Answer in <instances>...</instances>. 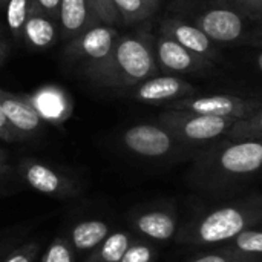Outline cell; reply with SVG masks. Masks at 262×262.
Instances as JSON below:
<instances>
[{
	"label": "cell",
	"mask_w": 262,
	"mask_h": 262,
	"mask_svg": "<svg viewBox=\"0 0 262 262\" xmlns=\"http://www.w3.org/2000/svg\"><path fill=\"white\" fill-rule=\"evenodd\" d=\"M261 221L262 195H252L207 212L183 233L181 241L190 246L227 244Z\"/></svg>",
	"instance_id": "obj_1"
},
{
	"label": "cell",
	"mask_w": 262,
	"mask_h": 262,
	"mask_svg": "<svg viewBox=\"0 0 262 262\" xmlns=\"http://www.w3.org/2000/svg\"><path fill=\"white\" fill-rule=\"evenodd\" d=\"M196 170L213 186L250 178L262 170V140H227L200 158Z\"/></svg>",
	"instance_id": "obj_2"
},
{
	"label": "cell",
	"mask_w": 262,
	"mask_h": 262,
	"mask_svg": "<svg viewBox=\"0 0 262 262\" xmlns=\"http://www.w3.org/2000/svg\"><path fill=\"white\" fill-rule=\"evenodd\" d=\"M157 72V55L147 38L140 35L118 37L107 83L135 86L152 78Z\"/></svg>",
	"instance_id": "obj_3"
},
{
	"label": "cell",
	"mask_w": 262,
	"mask_h": 262,
	"mask_svg": "<svg viewBox=\"0 0 262 262\" xmlns=\"http://www.w3.org/2000/svg\"><path fill=\"white\" fill-rule=\"evenodd\" d=\"M238 120L167 109L160 115V123L180 143L201 144L226 137Z\"/></svg>",
	"instance_id": "obj_4"
},
{
	"label": "cell",
	"mask_w": 262,
	"mask_h": 262,
	"mask_svg": "<svg viewBox=\"0 0 262 262\" xmlns=\"http://www.w3.org/2000/svg\"><path fill=\"white\" fill-rule=\"evenodd\" d=\"M167 109L187 111L193 114L246 120L262 109L261 98H243L236 95H201L186 97L167 103Z\"/></svg>",
	"instance_id": "obj_5"
},
{
	"label": "cell",
	"mask_w": 262,
	"mask_h": 262,
	"mask_svg": "<svg viewBox=\"0 0 262 262\" xmlns=\"http://www.w3.org/2000/svg\"><path fill=\"white\" fill-rule=\"evenodd\" d=\"M118 37V32L109 25H97L88 29L78 38L72 40L69 48L78 57L88 58L95 75L100 80L107 81Z\"/></svg>",
	"instance_id": "obj_6"
},
{
	"label": "cell",
	"mask_w": 262,
	"mask_h": 262,
	"mask_svg": "<svg viewBox=\"0 0 262 262\" xmlns=\"http://www.w3.org/2000/svg\"><path fill=\"white\" fill-rule=\"evenodd\" d=\"M123 144L143 158H164L175 152L180 141L163 126L137 124L123 134Z\"/></svg>",
	"instance_id": "obj_7"
},
{
	"label": "cell",
	"mask_w": 262,
	"mask_h": 262,
	"mask_svg": "<svg viewBox=\"0 0 262 262\" xmlns=\"http://www.w3.org/2000/svg\"><path fill=\"white\" fill-rule=\"evenodd\" d=\"M157 63L169 72H195L207 66V58L196 55L172 37L161 34L155 48Z\"/></svg>",
	"instance_id": "obj_8"
},
{
	"label": "cell",
	"mask_w": 262,
	"mask_h": 262,
	"mask_svg": "<svg viewBox=\"0 0 262 262\" xmlns=\"http://www.w3.org/2000/svg\"><path fill=\"white\" fill-rule=\"evenodd\" d=\"M195 94V88L172 75L152 77L146 81L140 83L135 89V98L143 103H172L186 97H192Z\"/></svg>",
	"instance_id": "obj_9"
},
{
	"label": "cell",
	"mask_w": 262,
	"mask_h": 262,
	"mask_svg": "<svg viewBox=\"0 0 262 262\" xmlns=\"http://www.w3.org/2000/svg\"><path fill=\"white\" fill-rule=\"evenodd\" d=\"M196 26L212 41L226 43L241 37L244 21L241 15L232 9H210L196 20Z\"/></svg>",
	"instance_id": "obj_10"
},
{
	"label": "cell",
	"mask_w": 262,
	"mask_h": 262,
	"mask_svg": "<svg viewBox=\"0 0 262 262\" xmlns=\"http://www.w3.org/2000/svg\"><path fill=\"white\" fill-rule=\"evenodd\" d=\"M60 26L66 40H75L100 21L89 0H61Z\"/></svg>",
	"instance_id": "obj_11"
},
{
	"label": "cell",
	"mask_w": 262,
	"mask_h": 262,
	"mask_svg": "<svg viewBox=\"0 0 262 262\" xmlns=\"http://www.w3.org/2000/svg\"><path fill=\"white\" fill-rule=\"evenodd\" d=\"M0 104L8 121L20 137L40 129L41 118L26 97H15L0 91Z\"/></svg>",
	"instance_id": "obj_12"
},
{
	"label": "cell",
	"mask_w": 262,
	"mask_h": 262,
	"mask_svg": "<svg viewBox=\"0 0 262 262\" xmlns=\"http://www.w3.org/2000/svg\"><path fill=\"white\" fill-rule=\"evenodd\" d=\"M34 106L41 120L61 123L72 114V103L69 97L58 88L46 86L37 91L32 97H26Z\"/></svg>",
	"instance_id": "obj_13"
},
{
	"label": "cell",
	"mask_w": 262,
	"mask_h": 262,
	"mask_svg": "<svg viewBox=\"0 0 262 262\" xmlns=\"http://www.w3.org/2000/svg\"><path fill=\"white\" fill-rule=\"evenodd\" d=\"M135 229L154 241H170L178 230V220L169 210H147L135 216Z\"/></svg>",
	"instance_id": "obj_14"
},
{
	"label": "cell",
	"mask_w": 262,
	"mask_h": 262,
	"mask_svg": "<svg viewBox=\"0 0 262 262\" xmlns=\"http://www.w3.org/2000/svg\"><path fill=\"white\" fill-rule=\"evenodd\" d=\"M163 34L172 37L173 40H177L180 45H183L189 51H192L196 55H201L207 60L213 55L212 40L198 26H192L184 21L172 20V21H166V25H163Z\"/></svg>",
	"instance_id": "obj_15"
},
{
	"label": "cell",
	"mask_w": 262,
	"mask_h": 262,
	"mask_svg": "<svg viewBox=\"0 0 262 262\" xmlns=\"http://www.w3.org/2000/svg\"><path fill=\"white\" fill-rule=\"evenodd\" d=\"M23 37L32 48L45 49L54 43V40L57 37V29L51 18L37 12L32 8L31 14L23 26Z\"/></svg>",
	"instance_id": "obj_16"
},
{
	"label": "cell",
	"mask_w": 262,
	"mask_h": 262,
	"mask_svg": "<svg viewBox=\"0 0 262 262\" xmlns=\"http://www.w3.org/2000/svg\"><path fill=\"white\" fill-rule=\"evenodd\" d=\"M109 236V226L104 221L98 220H89L78 223L72 233L71 241L74 247L80 252L97 249L106 238Z\"/></svg>",
	"instance_id": "obj_17"
},
{
	"label": "cell",
	"mask_w": 262,
	"mask_h": 262,
	"mask_svg": "<svg viewBox=\"0 0 262 262\" xmlns=\"http://www.w3.org/2000/svg\"><path fill=\"white\" fill-rule=\"evenodd\" d=\"M132 243V236L126 232L111 233L97 247L88 262H120Z\"/></svg>",
	"instance_id": "obj_18"
},
{
	"label": "cell",
	"mask_w": 262,
	"mask_h": 262,
	"mask_svg": "<svg viewBox=\"0 0 262 262\" xmlns=\"http://www.w3.org/2000/svg\"><path fill=\"white\" fill-rule=\"evenodd\" d=\"M25 178L28 184L40 193L54 195V193L61 192L63 181L60 175H57L52 169L46 167L45 164H40V163L29 164L25 170Z\"/></svg>",
	"instance_id": "obj_19"
},
{
	"label": "cell",
	"mask_w": 262,
	"mask_h": 262,
	"mask_svg": "<svg viewBox=\"0 0 262 262\" xmlns=\"http://www.w3.org/2000/svg\"><path fill=\"white\" fill-rule=\"evenodd\" d=\"M120 18L126 23H137L152 15L161 0H112Z\"/></svg>",
	"instance_id": "obj_20"
},
{
	"label": "cell",
	"mask_w": 262,
	"mask_h": 262,
	"mask_svg": "<svg viewBox=\"0 0 262 262\" xmlns=\"http://www.w3.org/2000/svg\"><path fill=\"white\" fill-rule=\"evenodd\" d=\"M236 255L261 259L262 261V230L249 229L243 233H239L235 239L227 243L224 247Z\"/></svg>",
	"instance_id": "obj_21"
},
{
	"label": "cell",
	"mask_w": 262,
	"mask_h": 262,
	"mask_svg": "<svg viewBox=\"0 0 262 262\" xmlns=\"http://www.w3.org/2000/svg\"><path fill=\"white\" fill-rule=\"evenodd\" d=\"M227 140H262V109L246 120H238L230 132L226 135Z\"/></svg>",
	"instance_id": "obj_22"
},
{
	"label": "cell",
	"mask_w": 262,
	"mask_h": 262,
	"mask_svg": "<svg viewBox=\"0 0 262 262\" xmlns=\"http://www.w3.org/2000/svg\"><path fill=\"white\" fill-rule=\"evenodd\" d=\"M32 11V0H8L6 23L14 34L23 32V26Z\"/></svg>",
	"instance_id": "obj_23"
},
{
	"label": "cell",
	"mask_w": 262,
	"mask_h": 262,
	"mask_svg": "<svg viewBox=\"0 0 262 262\" xmlns=\"http://www.w3.org/2000/svg\"><path fill=\"white\" fill-rule=\"evenodd\" d=\"M157 252L146 243H132L120 262H155Z\"/></svg>",
	"instance_id": "obj_24"
},
{
	"label": "cell",
	"mask_w": 262,
	"mask_h": 262,
	"mask_svg": "<svg viewBox=\"0 0 262 262\" xmlns=\"http://www.w3.org/2000/svg\"><path fill=\"white\" fill-rule=\"evenodd\" d=\"M41 262H74V255L64 239H55L43 255Z\"/></svg>",
	"instance_id": "obj_25"
},
{
	"label": "cell",
	"mask_w": 262,
	"mask_h": 262,
	"mask_svg": "<svg viewBox=\"0 0 262 262\" xmlns=\"http://www.w3.org/2000/svg\"><path fill=\"white\" fill-rule=\"evenodd\" d=\"M189 262H262L261 259H253V258H246L241 255H236L227 249H220L216 252L204 253L195 259Z\"/></svg>",
	"instance_id": "obj_26"
},
{
	"label": "cell",
	"mask_w": 262,
	"mask_h": 262,
	"mask_svg": "<svg viewBox=\"0 0 262 262\" xmlns=\"http://www.w3.org/2000/svg\"><path fill=\"white\" fill-rule=\"evenodd\" d=\"M100 23H115L120 20V14L112 0H89Z\"/></svg>",
	"instance_id": "obj_27"
},
{
	"label": "cell",
	"mask_w": 262,
	"mask_h": 262,
	"mask_svg": "<svg viewBox=\"0 0 262 262\" xmlns=\"http://www.w3.org/2000/svg\"><path fill=\"white\" fill-rule=\"evenodd\" d=\"M61 0H32V8L51 18H58Z\"/></svg>",
	"instance_id": "obj_28"
},
{
	"label": "cell",
	"mask_w": 262,
	"mask_h": 262,
	"mask_svg": "<svg viewBox=\"0 0 262 262\" xmlns=\"http://www.w3.org/2000/svg\"><path fill=\"white\" fill-rule=\"evenodd\" d=\"M38 252V246L37 244H28L25 247H21L17 253H14L11 258H8L5 262H32L35 255Z\"/></svg>",
	"instance_id": "obj_29"
},
{
	"label": "cell",
	"mask_w": 262,
	"mask_h": 262,
	"mask_svg": "<svg viewBox=\"0 0 262 262\" xmlns=\"http://www.w3.org/2000/svg\"><path fill=\"white\" fill-rule=\"evenodd\" d=\"M18 137H20L18 132L11 126V123L8 121V118L2 109V104H0V138L5 141H14Z\"/></svg>",
	"instance_id": "obj_30"
},
{
	"label": "cell",
	"mask_w": 262,
	"mask_h": 262,
	"mask_svg": "<svg viewBox=\"0 0 262 262\" xmlns=\"http://www.w3.org/2000/svg\"><path fill=\"white\" fill-rule=\"evenodd\" d=\"M256 64H258V68H259V71L262 72V52L258 55V58H256Z\"/></svg>",
	"instance_id": "obj_31"
},
{
	"label": "cell",
	"mask_w": 262,
	"mask_h": 262,
	"mask_svg": "<svg viewBox=\"0 0 262 262\" xmlns=\"http://www.w3.org/2000/svg\"><path fill=\"white\" fill-rule=\"evenodd\" d=\"M6 170H8V164L2 163V164H0V175H2L3 172H6Z\"/></svg>",
	"instance_id": "obj_32"
},
{
	"label": "cell",
	"mask_w": 262,
	"mask_h": 262,
	"mask_svg": "<svg viewBox=\"0 0 262 262\" xmlns=\"http://www.w3.org/2000/svg\"><path fill=\"white\" fill-rule=\"evenodd\" d=\"M5 160H6V154L3 150H0V164L5 163Z\"/></svg>",
	"instance_id": "obj_33"
},
{
	"label": "cell",
	"mask_w": 262,
	"mask_h": 262,
	"mask_svg": "<svg viewBox=\"0 0 262 262\" xmlns=\"http://www.w3.org/2000/svg\"><path fill=\"white\" fill-rule=\"evenodd\" d=\"M244 2H247V3H256V5H261L262 0H244Z\"/></svg>",
	"instance_id": "obj_34"
},
{
	"label": "cell",
	"mask_w": 262,
	"mask_h": 262,
	"mask_svg": "<svg viewBox=\"0 0 262 262\" xmlns=\"http://www.w3.org/2000/svg\"><path fill=\"white\" fill-rule=\"evenodd\" d=\"M2 51H3V46L0 45V58H2Z\"/></svg>",
	"instance_id": "obj_35"
},
{
	"label": "cell",
	"mask_w": 262,
	"mask_h": 262,
	"mask_svg": "<svg viewBox=\"0 0 262 262\" xmlns=\"http://www.w3.org/2000/svg\"><path fill=\"white\" fill-rule=\"evenodd\" d=\"M3 2H6V0H0V3H3Z\"/></svg>",
	"instance_id": "obj_36"
}]
</instances>
